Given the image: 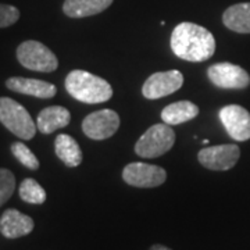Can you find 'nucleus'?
<instances>
[{"instance_id": "1", "label": "nucleus", "mask_w": 250, "mask_h": 250, "mask_svg": "<svg viewBox=\"0 0 250 250\" xmlns=\"http://www.w3.org/2000/svg\"><path fill=\"white\" fill-rule=\"evenodd\" d=\"M170 43L174 54L187 62H206L215 53L213 34L193 22H181L174 28Z\"/></svg>"}, {"instance_id": "2", "label": "nucleus", "mask_w": 250, "mask_h": 250, "mask_svg": "<svg viewBox=\"0 0 250 250\" xmlns=\"http://www.w3.org/2000/svg\"><path fill=\"white\" fill-rule=\"evenodd\" d=\"M65 89L81 103L98 104L113 96V88L107 81L83 70H74L65 78Z\"/></svg>"}, {"instance_id": "3", "label": "nucleus", "mask_w": 250, "mask_h": 250, "mask_svg": "<svg viewBox=\"0 0 250 250\" xmlns=\"http://www.w3.org/2000/svg\"><path fill=\"white\" fill-rule=\"evenodd\" d=\"M0 123L24 141L32 139L38 128L27 108L10 98H0Z\"/></svg>"}, {"instance_id": "4", "label": "nucleus", "mask_w": 250, "mask_h": 250, "mask_svg": "<svg viewBox=\"0 0 250 250\" xmlns=\"http://www.w3.org/2000/svg\"><path fill=\"white\" fill-rule=\"evenodd\" d=\"M174 143L175 132L171 125L166 123L156 124L152 125L139 138V141L135 145V153L143 159H154L170 152Z\"/></svg>"}, {"instance_id": "5", "label": "nucleus", "mask_w": 250, "mask_h": 250, "mask_svg": "<svg viewBox=\"0 0 250 250\" xmlns=\"http://www.w3.org/2000/svg\"><path fill=\"white\" fill-rule=\"evenodd\" d=\"M17 59L22 67L31 71L52 72L59 67L56 54L38 41L22 42L17 49Z\"/></svg>"}, {"instance_id": "6", "label": "nucleus", "mask_w": 250, "mask_h": 250, "mask_svg": "<svg viewBox=\"0 0 250 250\" xmlns=\"http://www.w3.org/2000/svg\"><path fill=\"white\" fill-rule=\"evenodd\" d=\"M120 128V116L114 110H99L83 118L82 131L93 141H103L116 134Z\"/></svg>"}, {"instance_id": "7", "label": "nucleus", "mask_w": 250, "mask_h": 250, "mask_svg": "<svg viewBox=\"0 0 250 250\" xmlns=\"http://www.w3.org/2000/svg\"><path fill=\"white\" fill-rule=\"evenodd\" d=\"M213 85L221 89H245L250 85V75L242 67L232 62H217L207 70Z\"/></svg>"}, {"instance_id": "8", "label": "nucleus", "mask_w": 250, "mask_h": 250, "mask_svg": "<svg viewBox=\"0 0 250 250\" xmlns=\"http://www.w3.org/2000/svg\"><path fill=\"white\" fill-rule=\"evenodd\" d=\"M124 181L135 188H157L167 179V172L163 167L147 163H129L123 170Z\"/></svg>"}, {"instance_id": "9", "label": "nucleus", "mask_w": 250, "mask_h": 250, "mask_svg": "<svg viewBox=\"0 0 250 250\" xmlns=\"http://www.w3.org/2000/svg\"><path fill=\"white\" fill-rule=\"evenodd\" d=\"M241 150L236 145H217L202 149L197 154L199 163L207 170L228 171L238 163Z\"/></svg>"}, {"instance_id": "10", "label": "nucleus", "mask_w": 250, "mask_h": 250, "mask_svg": "<svg viewBox=\"0 0 250 250\" xmlns=\"http://www.w3.org/2000/svg\"><path fill=\"white\" fill-rule=\"evenodd\" d=\"M182 85H184V75L178 70L154 72L145 81L142 93L146 99L154 100V99L172 95L174 92L181 89Z\"/></svg>"}, {"instance_id": "11", "label": "nucleus", "mask_w": 250, "mask_h": 250, "mask_svg": "<svg viewBox=\"0 0 250 250\" xmlns=\"http://www.w3.org/2000/svg\"><path fill=\"white\" fill-rule=\"evenodd\" d=\"M220 120L228 135L238 141L245 142L250 139V113L242 106L229 104L220 110Z\"/></svg>"}, {"instance_id": "12", "label": "nucleus", "mask_w": 250, "mask_h": 250, "mask_svg": "<svg viewBox=\"0 0 250 250\" xmlns=\"http://www.w3.org/2000/svg\"><path fill=\"white\" fill-rule=\"evenodd\" d=\"M34 220L16 208L6 210L0 217V232L7 239H17L34 231Z\"/></svg>"}, {"instance_id": "13", "label": "nucleus", "mask_w": 250, "mask_h": 250, "mask_svg": "<svg viewBox=\"0 0 250 250\" xmlns=\"http://www.w3.org/2000/svg\"><path fill=\"white\" fill-rule=\"evenodd\" d=\"M6 86L13 92L39 99H50L57 93V88L53 83L42 80H34V78L13 77L6 81Z\"/></svg>"}, {"instance_id": "14", "label": "nucleus", "mask_w": 250, "mask_h": 250, "mask_svg": "<svg viewBox=\"0 0 250 250\" xmlns=\"http://www.w3.org/2000/svg\"><path fill=\"white\" fill-rule=\"evenodd\" d=\"M71 114L62 106H49L43 108L36 118V126L42 134H53L54 131L64 128L70 124Z\"/></svg>"}, {"instance_id": "15", "label": "nucleus", "mask_w": 250, "mask_h": 250, "mask_svg": "<svg viewBox=\"0 0 250 250\" xmlns=\"http://www.w3.org/2000/svg\"><path fill=\"white\" fill-rule=\"evenodd\" d=\"M113 1L114 0H65L62 11L71 18L90 17L108 9Z\"/></svg>"}, {"instance_id": "16", "label": "nucleus", "mask_w": 250, "mask_h": 250, "mask_svg": "<svg viewBox=\"0 0 250 250\" xmlns=\"http://www.w3.org/2000/svg\"><path fill=\"white\" fill-rule=\"evenodd\" d=\"M223 22L238 34H250V3H238L224 11Z\"/></svg>"}, {"instance_id": "17", "label": "nucleus", "mask_w": 250, "mask_h": 250, "mask_svg": "<svg viewBox=\"0 0 250 250\" xmlns=\"http://www.w3.org/2000/svg\"><path fill=\"white\" fill-rule=\"evenodd\" d=\"M199 114V107L195 103L181 100L171 103L161 111V120L163 123L168 125H179L193 120Z\"/></svg>"}, {"instance_id": "18", "label": "nucleus", "mask_w": 250, "mask_h": 250, "mask_svg": "<svg viewBox=\"0 0 250 250\" xmlns=\"http://www.w3.org/2000/svg\"><path fill=\"white\" fill-rule=\"evenodd\" d=\"M54 150L67 167H78L82 163V150L78 142L67 134L57 135L54 141Z\"/></svg>"}, {"instance_id": "19", "label": "nucleus", "mask_w": 250, "mask_h": 250, "mask_svg": "<svg viewBox=\"0 0 250 250\" xmlns=\"http://www.w3.org/2000/svg\"><path fill=\"white\" fill-rule=\"evenodd\" d=\"M20 197L31 205H42L46 202V192L35 179H24L20 185Z\"/></svg>"}, {"instance_id": "20", "label": "nucleus", "mask_w": 250, "mask_h": 250, "mask_svg": "<svg viewBox=\"0 0 250 250\" xmlns=\"http://www.w3.org/2000/svg\"><path fill=\"white\" fill-rule=\"evenodd\" d=\"M11 153L24 167H27L28 170H38L39 168V161L36 159V156L22 142L13 143L11 145Z\"/></svg>"}, {"instance_id": "21", "label": "nucleus", "mask_w": 250, "mask_h": 250, "mask_svg": "<svg viewBox=\"0 0 250 250\" xmlns=\"http://www.w3.org/2000/svg\"><path fill=\"white\" fill-rule=\"evenodd\" d=\"M16 189V177L7 168H0V206L13 196Z\"/></svg>"}, {"instance_id": "22", "label": "nucleus", "mask_w": 250, "mask_h": 250, "mask_svg": "<svg viewBox=\"0 0 250 250\" xmlns=\"http://www.w3.org/2000/svg\"><path fill=\"white\" fill-rule=\"evenodd\" d=\"M20 18V10L10 4L0 3V28H7L16 24Z\"/></svg>"}, {"instance_id": "23", "label": "nucleus", "mask_w": 250, "mask_h": 250, "mask_svg": "<svg viewBox=\"0 0 250 250\" xmlns=\"http://www.w3.org/2000/svg\"><path fill=\"white\" fill-rule=\"evenodd\" d=\"M149 250H171V249L170 248H167V246H164V245H159V243H157V245H153L152 248H150Z\"/></svg>"}]
</instances>
